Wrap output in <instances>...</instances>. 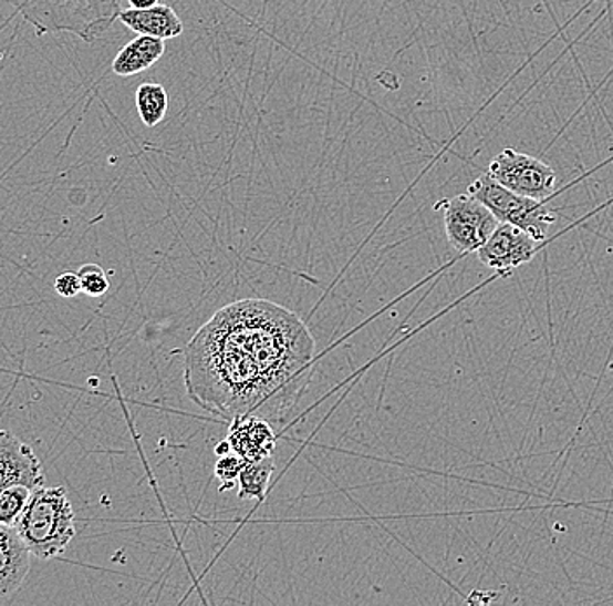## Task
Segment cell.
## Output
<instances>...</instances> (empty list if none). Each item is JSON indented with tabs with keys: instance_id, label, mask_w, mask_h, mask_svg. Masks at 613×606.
<instances>
[{
	"instance_id": "cell-1",
	"label": "cell",
	"mask_w": 613,
	"mask_h": 606,
	"mask_svg": "<svg viewBox=\"0 0 613 606\" xmlns=\"http://www.w3.org/2000/svg\"><path fill=\"white\" fill-rule=\"evenodd\" d=\"M314 356V338L297 314L267 299H241L188 342L185 388L194 404L221 420H279L305 390Z\"/></svg>"
},
{
	"instance_id": "cell-2",
	"label": "cell",
	"mask_w": 613,
	"mask_h": 606,
	"mask_svg": "<svg viewBox=\"0 0 613 606\" xmlns=\"http://www.w3.org/2000/svg\"><path fill=\"white\" fill-rule=\"evenodd\" d=\"M38 35L72 33L94 42L120 20L121 0H6Z\"/></svg>"
},
{
	"instance_id": "cell-3",
	"label": "cell",
	"mask_w": 613,
	"mask_h": 606,
	"mask_svg": "<svg viewBox=\"0 0 613 606\" xmlns=\"http://www.w3.org/2000/svg\"><path fill=\"white\" fill-rule=\"evenodd\" d=\"M14 526L33 556L39 559L60 556L75 536L74 505L65 487L33 490Z\"/></svg>"
},
{
	"instance_id": "cell-4",
	"label": "cell",
	"mask_w": 613,
	"mask_h": 606,
	"mask_svg": "<svg viewBox=\"0 0 613 606\" xmlns=\"http://www.w3.org/2000/svg\"><path fill=\"white\" fill-rule=\"evenodd\" d=\"M467 193L490 208L499 223L520 227L528 235H532L539 244L549 242V232L552 224L557 223V214L546 205L548 202L512 193L488 174L476 178L467 187Z\"/></svg>"
},
{
	"instance_id": "cell-5",
	"label": "cell",
	"mask_w": 613,
	"mask_h": 606,
	"mask_svg": "<svg viewBox=\"0 0 613 606\" xmlns=\"http://www.w3.org/2000/svg\"><path fill=\"white\" fill-rule=\"evenodd\" d=\"M434 208L443 212L448 244L463 257L475 254L487 244L500 224L490 208L469 193L441 199Z\"/></svg>"
},
{
	"instance_id": "cell-6",
	"label": "cell",
	"mask_w": 613,
	"mask_h": 606,
	"mask_svg": "<svg viewBox=\"0 0 613 606\" xmlns=\"http://www.w3.org/2000/svg\"><path fill=\"white\" fill-rule=\"evenodd\" d=\"M488 175L512 193L549 202L557 191V172L539 157L507 147L491 160Z\"/></svg>"
},
{
	"instance_id": "cell-7",
	"label": "cell",
	"mask_w": 613,
	"mask_h": 606,
	"mask_svg": "<svg viewBox=\"0 0 613 606\" xmlns=\"http://www.w3.org/2000/svg\"><path fill=\"white\" fill-rule=\"evenodd\" d=\"M549 242L539 245V242L532 235H528L520 227L500 223L497 229L491 233L487 244L476 251V256L481 260L482 266H487L491 271L499 273L500 277L507 278L511 277L512 273L520 266L532 263L533 257Z\"/></svg>"
},
{
	"instance_id": "cell-8",
	"label": "cell",
	"mask_w": 613,
	"mask_h": 606,
	"mask_svg": "<svg viewBox=\"0 0 613 606\" xmlns=\"http://www.w3.org/2000/svg\"><path fill=\"white\" fill-rule=\"evenodd\" d=\"M45 475L41 460L27 442L8 430H0V491L14 484L30 490L44 486Z\"/></svg>"
},
{
	"instance_id": "cell-9",
	"label": "cell",
	"mask_w": 613,
	"mask_h": 606,
	"mask_svg": "<svg viewBox=\"0 0 613 606\" xmlns=\"http://www.w3.org/2000/svg\"><path fill=\"white\" fill-rule=\"evenodd\" d=\"M232 453L239 454L245 462H260L269 459L276 451V433L266 418H233L227 432Z\"/></svg>"
},
{
	"instance_id": "cell-10",
	"label": "cell",
	"mask_w": 613,
	"mask_h": 606,
	"mask_svg": "<svg viewBox=\"0 0 613 606\" xmlns=\"http://www.w3.org/2000/svg\"><path fill=\"white\" fill-rule=\"evenodd\" d=\"M30 554L17 526L0 524V598L23 586L30 572Z\"/></svg>"
},
{
	"instance_id": "cell-11",
	"label": "cell",
	"mask_w": 613,
	"mask_h": 606,
	"mask_svg": "<svg viewBox=\"0 0 613 606\" xmlns=\"http://www.w3.org/2000/svg\"><path fill=\"white\" fill-rule=\"evenodd\" d=\"M117 21L138 35H150L163 41L180 38L184 33L181 18L176 14L172 6L160 4V2L148 9H124Z\"/></svg>"
},
{
	"instance_id": "cell-12",
	"label": "cell",
	"mask_w": 613,
	"mask_h": 606,
	"mask_svg": "<svg viewBox=\"0 0 613 606\" xmlns=\"http://www.w3.org/2000/svg\"><path fill=\"white\" fill-rule=\"evenodd\" d=\"M163 39L150 38V35H138L132 42H127L123 50L117 53L112 62V72L120 78H132L139 72L148 71L156 65L164 53L166 44Z\"/></svg>"
},
{
	"instance_id": "cell-13",
	"label": "cell",
	"mask_w": 613,
	"mask_h": 606,
	"mask_svg": "<svg viewBox=\"0 0 613 606\" xmlns=\"http://www.w3.org/2000/svg\"><path fill=\"white\" fill-rule=\"evenodd\" d=\"M135 102L139 120L147 129H154L157 124L163 123L164 117L168 114V91L164 90L163 84H139Z\"/></svg>"
},
{
	"instance_id": "cell-14",
	"label": "cell",
	"mask_w": 613,
	"mask_h": 606,
	"mask_svg": "<svg viewBox=\"0 0 613 606\" xmlns=\"http://www.w3.org/2000/svg\"><path fill=\"white\" fill-rule=\"evenodd\" d=\"M276 463L272 456L260 462H246L239 475V499L260 500L266 499L270 475L274 472Z\"/></svg>"
},
{
	"instance_id": "cell-15",
	"label": "cell",
	"mask_w": 613,
	"mask_h": 606,
	"mask_svg": "<svg viewBox=\"0 0 613 606\" xmlns=\"http://www.w3.org/2000/svg\"><path fill=\"white\" fill-rule=\"evenodd\" d=\"M32 490L23 484L6 487L0 491V524L14 526L20 520L21 512L25 511Z\"/></svg>"
},
{
	"instance_id": "cell-16",
	"label": "cell",
	"mask_w": 613,
	"mask_h": 606,
	"mask_svg": "<svg viewBox=\"0 0 613 606\" xmlns=\"http://www.w3.org/2000/svg\"><path fill=\"white\" fill-rule=\"evenodd\" d=\"M245 463V460L236 453L218 456L217 465H215V477L221 484L220 491L232 490L238 484Z\"/></svg>"
},
{
	"instance_id": "cell-17",
	"label": "cell",
	"mask_w": 613,
	"mask_h": 606,
	"mask_svg": "<svg viewBox=\"0 0 613 606\" xmlns=\"http://www.w3.org/2000/svg\"><path fill=\"white\" fill-rule=\"evenodd\" d=\"M81 278L82 292L90 297H102L111 289L107 273L103 271L98 265H84L77 271Z\"/></svg>"
},
{
	"instance_id": "cell-18",
	"label": "cell",
	"mask_w": 613,
	"mask_h": 606,
	"mask_svg": "<svg viewBox=\"0 0 613 606\" xmlns=\"http://www.w3.org/2000/svg\"><path fill=\"white\" fill-rule=\"evenodd\" d=\"M54 290H56L58 296L65 297V299H74V297H77L82 292L81 278H79L77 273H62L54 280Z\"/></svg>"
},
{
	"instance_id": "cell-19",
	"label": "cell",
	"mask_w": 613,
	"mask_h": 606,
	"mask_svg": "<svg viewBox=\"0 0 613 606\" xmlns=\"http://www.w3.org/2000/svg\"><path fill=\"white\" fill-rule=\"evenodd\" d=\"M127 2L135 9H148L152 6L159 4V0H127Z\"/></svg>"
},
{
	"instance_id": "cell-20",
	"label": "cell",
	"mask_w": 613,
	"mask_h": 606,
	"mask_svg": "<svg viewBox=\"0 0 613 606\" xmlns=\"http://www.w3.org/2000/svg\"><path fill=\"white\" fill-rule=\"evenodd\" d=\"M215 453H217V456H224V454L232 453V445H230L229 439H226V441H221L220 444H217Z\"/></svg>"
}]
</instances>
